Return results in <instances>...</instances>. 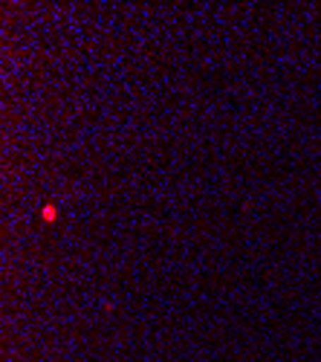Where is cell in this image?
<instances>
[{
    "mask_svg": "<svg viewBox=\"0 0 321 362\" xmlns=\"http://www.w3.org/2000/svg\"><path fill=\"white\" fill-rule=\"evenodd\" d=\"M55 215H58V212H55V206H44V212H41L44 223H52V221H55Z\"/></svg>",
    "mask_w": 321,
    "mask_h": 362,
    "instance_id": "6da1fadb",
    "label": "cell"
}]
</instances>
